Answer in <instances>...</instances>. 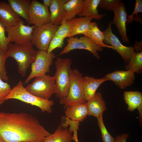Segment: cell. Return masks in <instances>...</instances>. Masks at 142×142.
Returning <instances> with one entry per match:
<instances>
[{
	"mask_svg": "<svg viewBox=\"0 0 142 142\" xmlns=\"http://www.w3.org/2000/svg\"><path fill=\"white\" fill-rule=\"evenodd\" d=\"M51 134L28 113L0 112V137L4 142H44Z\"/></svg>",
	"mask_w": 142,
	"mask_h": 142,
	"instance_id": "cell-1",
	"label": "cell"
},
{
	"mask_svg": "<svg viewBox=\"0 0 142 142\" xmlns=\"http://www.w3.org/2000/svg\"><path fill=\"white\" fill-rule=\"evenodd\" d=\"M5 53L8 58L12 57L16 61L18 72L22 77H24L28 68L34 61L37 51L33 48L31 43H10Z\"/></svg>",
	"mask_w": 142,
	"mask_h": 142,
	"instance_id": "cell-2",
	"label": "cell"
},
{
	"mask_svg": "<svg viewBox=\"0 0 142 142\" xmlns=\"http://www.w3.org/2000/svg\"><path fill=\"white\" fill-rule=\"evenodd\" d=\"M11 99H17L32 105L37 106L42 112L49 113L52 111V107L54 104L52 100H47L37 97L27 91L23 86V83L20 80L12 89L4 100Z\"/></svg>",
	"mask_w": 142,
	"mask_h": 142,
	"instance_id": "cell-3",
	"label": "cell"
},
{
	"mask_svg": "<svg viewBox=\"0 0 142 142\" xmlns=\"http://www.w3.org/2000/svg\"><path fill=\"white\" fill-rule=\"evenodd\" d=\"M72 63L70 58L59 57L54 62L56 69L54 76L56 88L55 94L59 100L65 98L68 94L70 82V71Z\"/></svg>",
	"mask_w": 142,
	"mask_h": 142,
	"instance_id": "cell-4",
	"label": "cell"
},
{
	"mask_svg": "<svg viewBox=\"0 0 142 142\" xmlns=\"http://www.w3.org/2000/svg\"><path fill=\"white\" fill-rule=\"evenodd\" d=\"M70 82L69 91L67 97L59 100L64 105L65 109L68 106L80 104H85L83 87L82 74L76 69H71L70 71Z\"/></svg>",
	"mask_w": 142,
	"mask_h": 142,
	"instance_id": "cell-5",
	"label": "cell"
},
{
	"mask_svg": "<svg viewBox=\"0 0 142 142\" xmlns=\"http://www.w3.org/2000/svg\"><path fill=\"white\" fill-rule=\"evenodd\" d=\"M28 92L37 97L49 100L55 94L56 88L54 76L45 74L36 77L33 82L25 87Z\"/></svg>",
	"mask_w": 142,
	"mask_h": 142,
	"instance_id": "cell-6",
	"label": "cell"
},
{
	"mask_svg": "<svg viewBox=\"0 0 142 142\" xmlns=\"http://www.w3.org/2000/svg\"><path fill=\"white\" fill-rule=\"evenodd\" d=\"M58 27L50 22L39 26H34L31 39L32 45L38 50L47 51Z\"/></svg>",
	"mask_w": 142,
	"mask_h": 142,
	"instance_id": "cell-7",
	"label": "cell"
},
{
	"mask_svg": "<svg viewBox=\"0 0 142 142\" xmlns=\"http://www.w3.org/2000/svg\"><path fill=\"white\" fill-rule=\"evenodd\" d=\"M56 56L52 52L38 50L34 61L31 64V71L24 82L28 83L33 78L45 74L50 71V67Z\"/></svg>",
	"mask_w": 142,
	"mask_h": 142,
	"instance_id": "cell-8",
	"label": "cell"
},
{
	"mask_svg": "<svg viewBox=\"0 0 142 142\" xmlns=\"http://www.w3.org/2000/svg\"><path fill=\"white\" fill-rule=\"evenodd\" d=\"M66 40L67 44L59 54L60 55L67 54L74 49H84L91 52L97 59H100L98 52H102L103 48L95 44L87 36L84 35L79 38L73 37Z\"/></svg>",
	"mask_w": 142,
	"mask_h": 142,
	"instance_id": "cell-9",
	"label": "cell"
},
{
	"mask_svg": "<svg viewBox=\"0 0 142 142\" xmlns=\"http://www.w3.org/2000/svg\"><path fill=\"white\" fill-rule=\"evenodd\" d=\"M34 25H26L21 19L10 27L5 28L7 38L10 43L26 44L31 43V39Z\"/></svg>",
	"mask_w": 142,
	"mask_h": 142,
	"instance_id": "cell-10",
	"label": "cell"
},
{
	"mask_svg": "<svg viewBox=\"0 0 142 142\" xmlns=\"http://www.w3.org/2000/svg\"><path fill=\"white\" fill-rule=\"evenodd\" d=\"M112 22L110 21L107 28L103 33L104 35V43L112 46L123 59L124 63H127L134 52L132 46H125L122 44L117 37L113 33L111 30Z\"/></svg>",
	"mask_w": 142,
	"mask_h": 142,
	"instance_id": "cell-11",
	"label": "cell"
},
{
	"mask_svg": "<svg viewBox=\"0 0 142 142\" xmlns=\"http://www.w3.org/2000/svg\"><path fill=\"white\" fill-rule=\"evenodd\" d=\"M50 13L48 7L35 0L31 1L28 22L40 26L50 22Z\"/></svg>",
	"mask_w": 142,
	"mask_h": 142,
	"instance_id": "cell-12",
	"label": "cell"
},
{
	"mask_svg": "<svg viewBox=\"0 0 142 142\" xmlns=\"http://www.w3.org/2000/svg\"><path fill=\"white\" fill-rule=\"evenodd\" d=\"M114 16L112 23L116 27L123 42L130 44L126 34V24L127 14L125 6L121 2L119 6L113 10Z\"/></svg>",
	"mask_w": 142,
	"mask_h": 142,
	"instance_id": "cell-13",
	"label": "cell"
},
{
	"mask_svg": "<svg viewBox=\"0 0 142 142\" xmlns=\"http://www.w3.org/2000/svg\"><path fill=\"white\" fill-rule=\"evenodd\" d=\"M134 73L130 70H116L105 76L108 80H111L115 85L121 89L131 86L134 83Z\"/></svg>",
	"mask_w": 142,
	"mask_h": 142,
	"instance_id": "cell-14",
	"label": "cell"
},
{
	"mask_svg": "<svg viewBox=\"0 0 142 142\" xmlns=\"http://www.w3.org/2000/svg\"><path fill=\"white\" fill-rule=\"evenodd\" d=\"M93 19L87 17L73 18L67 21L69 30L67 37L70 38L80 34H83L87 30Z\"/></svg>",
	"mask_w": 142,
	"mask_h": 142,
	"instance_id": "cell-15",
	"label": "cell"
},
{
	"mask_svg": "<svg viewBox=\"0 0 142 142\" xmlns=\"http://www.w3.org/2000/svg\"><path fill=\"white\" fill-rule=\"evenodd\" d=\"M86 104L89 116H93L97 118L103 116V112L106 109V102L99 92L96 93Z\"/></svg>",
	"mask_w": 142,
	"mask_h": 142,
	"instance_id": "cell-16",
	"label": "cell"
},
{
	"mask_svg": "<svg viewBox=\"0 0 142 142\" xmlns=\"http://www.w3.org/2000/svg\"><path fill=\"white\" fill-rule=\"evenodd\" d=\"M21 19L8 3L0 1V20L5 28L12 26Z\"/></svg>",
	"mask_w": 142,
	"mask_h": 142,
	"instance_id": "cell-17",
	"label": "cell"
},
{
	"mask_svg": "<svg viewBox=\"0 0 142 142\" xmlns=\"http://www.w3.org/2000/svg\"><path fill=\"white\" fill-rule=\"evenodd\" d=\"M124 98L128 105V110L133 111L137 109L139 114V121L141 122L142 116V94L138 91H125L123 94Z\"/></svg>",
	"mask_w": 142,
	"mask_h": 142,
	"instance_id": "cell-18",
	"label": "cell"
},
{
	"mask_svg": "<svg viewBox=\"0 0 142 142\" xmlns=\"http://www.w3.org/2000/svg\"><path fill=\"white\" fill-rule=\"evenodd\" d=\"M108 80L105 77L99 79L88 76L83 77V87L85 100L87 102L93 97L100 85Z\"/></svg>",
	"mask_w": 142,
	"mask_h": 142,
	"instance_id": "cell-19",
	"label": "cell"
},
{
	"mask_svg": "<svg viewBox=\"0 0 142 142\" xmlns=\"http://www.w3.org/2000/svg\"><path fill=\"white\" fill-rule=\"evenodd\" d=\"M65 110V117L73 121L82 122L88 115L86 103L69 106Z\"/></svg>",
	"mask_w": 142,
	"mask_h": 142,
	"instance_id": "cell-20",
	"label": "cell"
},
{
	"mask_svg": "<svg viewBox=\"0 0 142 142\" xmlns=\"http://www.w3.org/2000/svg\"><path fill=\"white\" fill-rule=\"evenodd\" d=\"M68 0H52L50 6V22L58 26L65 14L64 4Z\"/></svg>",
	"mask_w": 142,
	"mask_h": 142,
	"instance_id": "cell-21",
	"label": "cell"
},
{
	"mask_svg": "<svg viewBox=\"0 0 142 142\" xmlns=\"http://www.w3.org/2000/svg\"><path fill=\"white\" fill-rule=\"evenodd\" d=\"M90 38L95 44L103 47H106L115 50L111 46L105 44L104 42V35L95 22L90 23L87 30L83 34Z\"/></svg>",
	"mask_w": 142,
	"mask_h": 142,
	"instance_id": "cell-22",
	"label": "cell"
},
{
	"mask_svg": "<svg viewBox=\"0 0 142 142\" xmlns=\"http://www.w3.org/2000/svg\"><path fill=\"white\" fill-rule=\"evenodd\" d=\"M83 0H68L64 4L65 14L62 18L60 24L75 17L82 11L84 6Z\"/></svg>",
	"mask_w": 142,
	"mask_h": 142,
	"instance_id": "cell-23",
	"label": "cell"
},
{
	"mask_svg": "<svg viewBox=\"0 0 142 142\" xmlns=\"http://www.w3.org/2000/svg\"><path fill=\"white\" fill-rule=\"evenodd\" d=\"M83 9L78 15L79 17H87L98 20L103 18L105 14H101L99 13L97 7L100 0H84Z\"/></svg>",
	"mask_w": 142,
	"mask_h": 142,
	"instance_id": "cell-24",
	"label": "cell"
},
{
	"mask_svg": "<svg viewBox=\"0 0 142 142\" xmlns=\"http://www.w3.org/2000/svg\"><path fill=\"white\" fill-rule=\"evenodd\" d=\"M72 133L67 128L60 125L53 134L45 138L44 142H71Z\"/></svg>",
	"mask_w": 142,
	"mask_h": 142,
	"instance_id": "cell-25",
	"label": "cell"
},
{
	"mask_svg": "<svg viewBox=\"0 0 142 142\" xmlns=\"http://www.w3.org/2000/svg\"><path fill=\"white\" fill-rule=\"evenodd\" d=\"M8 1L16 14L28 22L31 1L29 0H8Z\"/></svg>",
	"mask_w": 142,
	"mask_h": 142,
	"instance_id": "cell-26",
	"label": "cell"
},
{
	"mask_svg": "<svg viewBox=\"0 0 142 142\" xmlns=\"http://www.w3.org/2000/svg\"><path fill=\"white\" fill-rule=\"evenodd\" d=\"M126 70H131L137 74L142 70V52H134L129 62L125 66Z\"/></svg>",
	"mask_w": 142,
	"mask_h": 142,
	"instance_id": "cell-27",
	"label": "cell"
},
{
	"mask_svg": "<svg viewBox=\"0 0 142 142\" xmlns=\"http://www.w3.org/2000/svg\"><path fill=\"white\" fill-rule=\"evenodd\" d=\"M142 12V0H136L134 10L132 14L128 15L126 23L131 24L133 21L139 22L142 24L141 16L138 14Z\"/></svg>",
	"mask_w": 142,
	"mask_h": 142,
	"instance_id": "cell-28",
	"label": "cell"
},
{
	"mask_svg": "<svg viewBox=\"0 0 142 142\" xmlns=\"http://www.w3.org/2000/svg\"><path fill=\"white\" fill-rule=\"evenodd\" d=\"M97 119L103 142H115V138L110 134L104 125L103 116L99 117Z\"/></svg>",
	"mask_w": 142,
	"mask_h": 142,
	"instance_id": "cell-29",
	"label": "cell"
},
{
	"mask_svg": "<svg viewBox=\"0 0 142 142\" xmlns=\"http://www.w3.org/2000/svg\"><path fill=\"white\" fill-rule=\"evenodd\" d=\"M8 58L5 52L0 49V79L7 81L8 77L6 71L5 62Z\"/></svg>",
	"mask_w": 142,
	"mask_h": 142,
	"instance_id": "cell-30",
	"label": "cell"
},
{
	"mask_svg": "<svg viewBox=\"0 0 142 142\" xmlns=\"http://www.w3.org/2000/svg\"><path fill=\"white\" fill-rule=\"evenodd\" d=\"M121 2L120 0H100L99 5L101 8L107 11H113Z\"/></svg>",
	"mask_w": 142,
	"mask_h": 142,
	"instance_id": "cell-31",
	"label": "cell"
},
{
	"mask_svg": "<svg viewBox=\"0 0 142 142\" xmlns=\"http://www.w3.org/2000/svg\"><path fill=\"white\" fill-rule=\"evenodd\" d=\"M11 89L10 85L8 83L0 79V105L4 102V99L9 94Z\"/></svg>",
	"mask_w": 142,
	"mask_h": 142,
	"instance_id": "cell-32",
	"label": "cell"
},
{
	"mask_svg": "<svg viewBox=\"0 0 142 142\" xmlns=\"http://www.w3.org/2000/svg\"><path fill=\"white\" fill-rule=\"evenodd\" d=\"M5 28L0 20V49L6 52L8 45L10 43L5 35Z\"/></svg>",
	"mask_w": 142,
	"mask_h": 142,
	"instance_id": "cell-33",
	"label": "cell"
},
{
	"mask_svg": "<svg viewBox=\"0 0 142 142\" xmlns=\"http://www.w3.org/2000/svg\"><path fill=\"white\" fill-rule=\"evenodd\" d=\"M64 39L54 36L51 40L47 51L48 53L52 52L56 48H60L64 45Z\"/></svg>",
	"mask_w": 142,
	"mask_h": 142,
	"instance_id": "cell-34",
	"label": "cell"
},
{
	"mask_svg": "<svg viewBox=\"0 0 142 142\" xmlns=\"http://www.w3.org/2000/svg\"><path fill=\"white\" fill-rule=\"evenodd\" d=\"M69 30V25L66 21L61 24L58 27L54 36L64 39L67 37Z\"/></svg>",
	"mask_w": 142,
	"mask_h": 142,
	"instance_id": "cell-35",
	"label": "cell"
},
{
	"mask_svg": "<svg viewBox=\"0 0 142 142\" xmlns=\"http://www.w3.org/2000/svg\"><path fill=\"white\" fill-rule=\"evenodd\" d=\"M129 136L128 134H124L117 135L115 136V142H126Z\"/></svg>",
	"mask_w": 142,
	"mask_h": 142,
	"instance_id": "cell-36",
	"label": "cell"
},
{
	"mask_svg": "<svg viewBox=\"0 0 142 142\" xmlns=\"http://www.w3.org/2000/svg\"><path fill=\"white\" fill-rule=\"evenodd\" d=\"M142 40L139 42L136 40L135 43L133 48L135 50L136 52H142Z\"/></svg>",
	"mask_w": 142,
	"mask_h": 142,
	"instance_id": "cell-37",
	"label": "cell"
},
{
	"mask_svg": "<svg viewBox=\"0 0 142 142\" xmlns=\"http://www.w3.org/2000/svg\"><path fill=\"white\" fill-rule=\"evenodd\" d=\"M52 2V0H43V4L48 7L50 6Z\"/></svg>",
	"mask_w": 142,
	"mask_h": 142,
	"instance_id": "cell-38",
	"label": "cell"
},
{
	"mask_svg": "<svg viewBox=\"0 0 142 142\" xmlns=\"http://www.w3.org/2000/svg\"><path fill=\"white\" fill-rule=\"evenodd\" d=\"M0 142H4L0 137Z\"/></svg>",
	"mask_w": 142,
	"mask_h": 142,
	"instance_id": "cell-39",
	"label": "cell"
},
{
	"mask_svg": "<svg viewBox=\"0 0 142 142\" xmlns=\"http://www.w3.org/2000/svg\"><path fill=\"white\" fill-rule=\"evenodd\" d=\"M30 142V141H23V142Z\"/></svg>",
	"mask_w": 142,
	"mask_h": 142,
	"instance_id": "cell-40",
	"label": "cell"
}]
</instances>
